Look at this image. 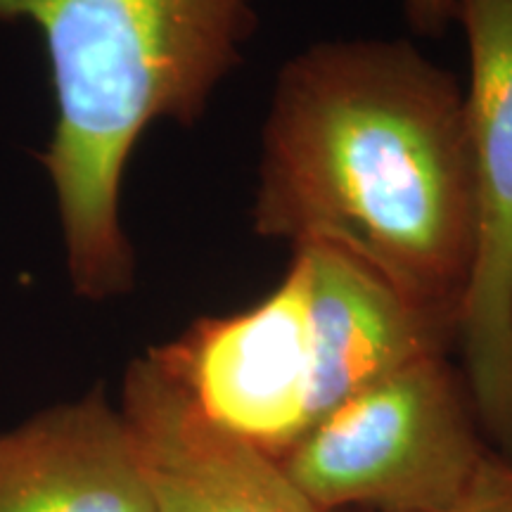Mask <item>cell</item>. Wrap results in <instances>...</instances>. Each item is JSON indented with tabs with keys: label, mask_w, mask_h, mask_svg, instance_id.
Listing matches in <instances>:
<instances>
[{
	"label": "cell",
	"mask_w": 512,
	"mask_h": 512,
	"mask_svg": "<svg viewBox=\"0 0 512 512\" xmlns=\"http://www.w3.org/2000/svg\"><path fill=\"white\" fill-rule=\"evenodd\" d=\"M252 226L323 245L458 332L475 261L465 88L408 41H330L275 81Z\"/></svg>",
	"instance_id": "cell-1"
},
{
	"label": "cell",
	"mask_w": 512,
	"mask_h": 512,
	"mask_svg": "<svg viewBox=\"0 0 512 512\" xmlns=\"http://www.w3.org/2000/svg\"><path fill=\"white\" fill-rule=\"evenodd\" d=\"M43 31L57 102L43 155L69 278L91 302L133 287L121 181L157 119L190 126L238 67L256 29L252 0H0V22Z\"/></svg>",
	"instance_id": "cell-2"
},
{
	"label": "cell",
	"mask_w": 512,
	"mask_h": 512,
	"mask_svg": "<svg viewBox=\"0 0 512 512\" xmlns=\"http://www.w3.org/2000/svg\"><path fill=\"white\" fill-rule=\"evenodd\" d=\"M486 451L463 373L434 354L339 403L278 460L320 512H434Z\"/></svg>",
	"instance_id": "cell-3"
},
{
	"label": "cell",
	"mask_w": 512,
	"mask_h": 512,
	"mask_svg": "<svg viewBox=\"0 0 512 512\" xmlns=\"http://www.w3.org/2000/svg\"><path fill=\"white\" fill-rule=\"evenodd\" d=\"M475 190V261L456 342L479 427L512 456V0H458Z\"/></svg>",
	"instance_id": "cell-4"
},
{
	"label": "cell",
	"mask_w": 512,
	"mask_h": 512,
	"mask_svg": "<svg viewBox=\"0 0 512 512\" xmlns=\"http://www.w3.org/2000/svg\"><path fill=\"white\" fill-rule=\"evenodd\" d=\"M214 425L280 458L316 422L318 349L309 275L297 254L252 309L197 318L147 351Z\"/></svg>",
	"instance_id": "cell-5"
},
{
	"label": "cell",
	"mask_w": 512,
	"mask_h": 512,
	"mask_svg": "<svg viewBox=\"0 0 512 512\" xmlns=\"http://www.w3.org/2000/svg\"><path fill=\"white\" fill-rule=\"evenodd\" d=\"M121 413L155 512H320L278 458L204 418L147 354L126 370Z\"/></svg>",
	"instance_id": "cell-6"
},
{
	"label": "cell",
	"mask_w": 512,
	"mask_h": 512,
	"mask_svg": "<svg viewBox=\"0 0 512 512\" xmlns=\"http://www.w3.org/2000/svg\"><path fill=\"white\" fill-rule=\"evenodd\" d=\"M0 512H155L128 422L102 387L0 434Z\"/></svg>",
	"instance_id": "cell-7"
},
{
	"label": "cell",
	"mask_w": 512,
	"mask_h": 512,
	"mask_svg": "<svg viewBox=\"0 0 512 512\" xmlns=\"http://www.w3.org/2000/svg\"><path fill=\"white\" fill-rule=\"evenodd\" d=\"M309 275L316 330V422L418 358L446 354L456 328L415 309L382 278L323 245L294 247ZM313 422V425H316Z\"/></svg>",
	"instance_id": "cell-8"
},
{
	"label": "cell",
	"mask_w": 512,
	"mask_h": 512,
	"mask_svg": "<svg viewBox=\"0 0 512 512\" xmlns=\"http://www.w3.org/2000/svg\"><path fill=\"white\" fill-rule=\"evenodd\" d=\"M434 512H512V456L489 448L463 494Z\"/></svg>",
	"instance_id": "cell-9"
},
{
	"label": "cell",
	"mask_w": 512,
	"mask_h": 512,
	"mask_svg": "<svg viewBox=\"0 0 512 512\" xmlns=\"http://www.w3.org/2000/svg\"><path fill=\"white\" fill-rule=\"evenodd\" d=\"M403 10L415 34L437 38L456 22L458 0H403Z\"/></svg>",
	"instance_id": "cell-10"
}]
</instances>
